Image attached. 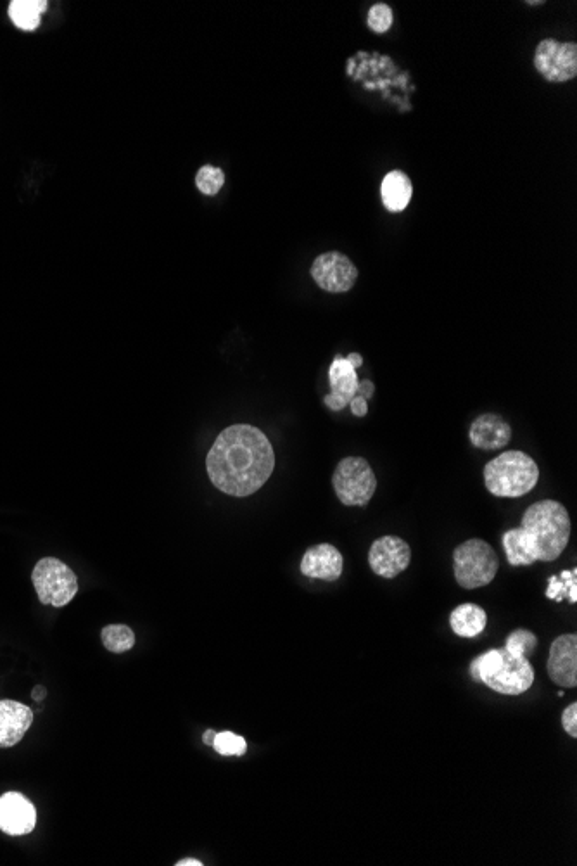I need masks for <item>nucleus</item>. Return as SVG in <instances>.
<instances>
[{"label":"nucleus","mask_w":577,"mask_h":866,"mask_svg":"<svg viewBox=\"0 0 577 866\" xmlns=\"http://www.w3.org/2000/svg\"><path fill=\"white\" fill-rule=\"evenodd\" d=\"M343 567V555L329 543L308 548L301 559V573L313 580L337 581L343 574Z\"/></svg>","instance_id":"nucleus-13"},{"label":"nucleus","mask_w":577,"mask_h":866,"mask_svg":"<svg viewBox=\"0 0 577 866\" xmlns=\"http://www.w3.org/2000/svg\"><path fill=\"white\" fill-rule=\"evenodd\" d=\"M177 866H203V863L199 860H194V858H184V860L177 861L175 863Z\"/></svg>","instance_id":"nucleus-31"},{"label":"nucleus","mask_w":577,"mask_h":866,"mask_svg":"<svg viewBox=\"0 0 577 866\" xmlns=\"http://www.w3.org/2000/svg\"><path fill=\"white\" fill-rule=\"evenodd\" d=\"M349 405H351V412H353V415H356V417H365V415L368 414L367 400L362 398L360 395H356L355 398L349 402Z\"/></svg>","instance_id":"nucleus-27"},{"label":"nucleus","mask_w":577,"mask_h":866,"mask_svg":"<svg viewBox=\"0 0 577 866\" xmlns=\"http://www.w3.org/2000/svg\"><path fill=\"white\" fill-rule=\"evenodd\" d=\"M412 561L410 545L400 536L387 535L372 543L368 550V566L377 576L393 580L400 576Z\"/></svg>","instance_id":"nucleus-10"},{"label":"nucleus","mask_w":577,"mask_h":866,"mask_svg":"<svg viewBox=\"0 0 577 866\" xmlns=\"http://www.w3.org/2000/svg\"><path fill=\"white\" fill-rule=\"evenodd\" d=\"M225 184V175L216 166L204 165L199 168L196 175V185L199 191L206 196H215Z\"/></svg>","instance_id":"nucleus-22"},{"label":"nucleus","mask_w":577,"mask_h":866,"mask_svg":"<svg viewBox=\"0 0 577 866\" xmlns=\"http://www.w3.org/2000/svg\"><path fill=\"white\" fill-rule=\"evenodd\" d=\"M33 586L44 605L64 607L75 599L78 592L77 574L64 562L54 557H45L37 562L32 573Z\"/></svg>","instance_id":"nucleus-7"},{"label":"nucleus","mask_w":577,"mask_h":866,"mask_svg":"<svg viewBox=\"0 0 577 866\" xmlns=\"http://www.w3.org/2000/svg\"><path fill=\"white\" fill-rule=\"evenodd\" d=\"M45 695H47V690H45V688L42 687V685H39V687L33 688V692H32L33 701H37V702L44 701Z\"/></svg>","instance_id":"nucleus-30"},{"label":"nucleus","mask_w":577,"mask_h":866,"mask_svg":"<svg viewBox=\"0 0 577 866\" xmlns=\"http://www.w3.org/2000/svg\"><path fill=\"white\" fill-rule=\"evenodd\" d=\"M275 469V452L258 427L235 424L218 434L206 457L211 483L230 497H249L263 488Z\"/></svg>","instance_id":"nucleus-1"},{"label":"nucleus","mask_w":577,"mask_h":866,"mask_svg":"<svg viewBox=\"0 0 577 866\" xmlns=\"http://www.w3.org/2000/svg\"><path fill=\"white\" fill-rule=\"evenodd\" d=\"M546 597L555 602L569 599L572 604L577 602V571H562L560 576H550L548 578V588H546Z\"/></svg>","instance_id":"nucleus-20"},{"label":"nucleus","mask_w":577,"mask_h":866,"mask_svg":"<svg viewBox=\"0 0 577 866\" xmlns=\"http://www.w3.org/2000/svg\"><path fill=\"white\" fill-rule=\"evenodd\" d=\"M536 645H538V638H536V635L531 633L529 630L519 628V630L512 631V633L508 635L505 647L510 650H515V652H520V654H524V656H531Z\"/></svg>","instance_id":"nucleus-24"},{"label":"nucleus","mask_w":577,"mask_h":866,"mask_svg":"<svg viewBox=\"0 0 577 866\" xmlns=\"http://www.w3.org/2000/svg\"><path fill=\"white\" fill-rule=\"evenodd\" d=\"M571 540V517L564 505L541 500L522 516L520 528L507 531L501 542L510 566L557 561Z\"/></svg>","instance_id":"nucleus-2"},{"label":"nucleus","mask_w":577,"mask_h":866,"mask_svg":"<svg viewBox=\"0 0 577 866\" xmlns=\"http://www.w3.org/2000/svg\"><path fill=\"white\" fill-rule=\"evenodd\" d=\"M548 676L555 685L564 688L577 687V635L567 633L555 638L548 656Z\"/></svg>","instance_id":"nucleus-11"},{"label":"nucleus","mask_w":577,"mask_h":866,"mask_svg":"<svg viewBox=\"0 0 577 866\" xmlns=\"http://www.w3.org/2000/svg\"><path fill=\"white\" fill-rule=\"evenodd\" d=\"M47 7V0H13L9 4V18L23 32H35Z\"/></svg>","instance_id":"nucleus-19"},{"label":"nucleus","mask_w":577,"mask_h":866,"mask_svg":"<svg viewBox=\"0 0 577 866\" xmlns=\"http://www.w3.org/2000/svg\"><path fill=\"white\" fill-rule=\"evenodd\" d=\"M375 386L372 381H362V383L358 384V393L356 395L362 396L365 400L368 398H372L374 396Z\"/></svg>","instance_id":"nucleus-28"},{"label":"nucleus","mask_w":577,"mask_h":866,"mask_svg":"<svg viewBox=\"0 0 577 866\" xmlns=\"http://www.w3.org/2000/svg\"><path fill=\"white\" fill-rule=\"evenodd\" d=\"M536 70L548 82H567L577 75L576 44H558L557 40L539 42L534 54Z\"/></svg>","instance_id":"nucleus-8"},{"label":"nucleus","mask_w":577,"mask_h":866,"mask_svg":"<svg viewBox=\"0 0 577 866\" xmlns=\"http://www.w3.org/2000/svg\"><path fill=\"white\" fill-rule=\"evenodd\" d=\"M470 676L501 695L526 694L534 683L531 661L507 647L491 649L477 656L470 664Z\"/></svg>","instance_id":"nucleus-3"},{"label":"nucleus","mask_w":577,"mask_h":866,"mask_svg":"<svg viewBox=\"0 0 577 866\" xmlns=\"http://www.w3.org/2000/svg\"><path fill=\"white\" fill-rule=\"evenodd\" d=\"M329 376L332 393L325 396L324 402L330 410L339 412L355 398L360 381L356 376V370L341 355H337L336 360L330 365Z\"/></svg>","instance_id":"nucleus-15"},{"label":"nucleus","mask_w":577,"mask_h":866,"mask_svg":"<svg viewBox=\"0 0 577 866\" xmlns=\"http://www.w3.org/2000/svg\"><path fill=\"white\" fill-rule=\"evenodd\" d=\"M538 481V464L519 450L503 452L484 467L486 488L498 498L524 497Z\"/></svg>","instance_id":"nucleus-4"},{"label":"nucleus","mask_w":577,"mask_h":866,"mask_svg":"<svg viewBox=\"0 0 577 866\" xmlns=\"http://www.w3.org/2000/svg\"><path fill=\"white\" fill-rule=\"evenodd\" d=\"M562 726H564L567 735H571L572 739L577 737V702H572L571 706L565 707L562 714Z\"/></svg>","instance_id":"nucleus-26"},{"label":"nucleus","mask_w":577,"mask_h":866,"mask_svg":"<svg viewBox=\"0 0 577 866\" xmlns=\"http://www.w3.org/2000/svg\"><path fill=\"white\" fill-rule=\"evenodd\" d=\"M412 191V182L405 173L398 170L387 173L382 180V201L387 210L394 213L405 210L412 199Z\"/></svg>","instance_id":"nucleus-18"},{"label":"nucleus","mask_w":577,"mask_h":866,"mask_svg":"<svg viewBox=\"0 0 577 866\" xmlns=\"http://www.w3.org/2000/svg\"><path fill=\"white\" fill-rule=\"evenodd\" d=\"M213 747L222 756H244L248 751V742L241 735L232 732L216 733Z\"/></svg>","instance_id":"nucleus-23"},{"label":"nucleus","mask_w":577,"mask_h":866,"mask_svg":"<svg viewBox=\"0 0 577 866\" xmlns=\"http://www.w3.org/2000/svg\"><path fill=\"white\" fill-rule=\"evenodd\" d=\"M216 732L213 730H208V732L203 735V742L206 746H213V740H215Z\"/></svg>","instance_id":"nucleus-32"},{"label":"nucleus","mask_w":577,"mask_h":866,"mask_svg":"<svg viewBox=\"0 0 577 866\" xmlns=\"http://www.w3.org/2000/svg\"><path fill=\"white\" fill-rule=\"evenodd\" d=\"M311 277L327 293H348L358 279V268L348 256L330 251L313 262Z\"/></svg>","instance_id":"nucleus-9"},{"label":"nucleus","mask_w":577,"mask_h":866,"mask_svg":"<svg viewBox=\"0 0 577 866\" xmlns=\"http://www.w3.org/2000/svg\"><path fill=\"white\" fill-rule=\"evenodd\" d=\"M469 440L481 450H498L512 440V427L500 415H479L470 426Z\"/></svg>","instance_id":"nucleus-16"},{"label":"nucleus","mask_w":577,"mask_h":866,"mask_svg":"<svg viewBox=\"0 0 577 866\" xmlns=\"http://www.w3.org/2000/svg\"><path fill=\"white\" fill-rule=\"evenodd\" d=\"M33 723V711L21 702L0 701V749L20 744Z\"/></svg>","instance_id":"nucleus-14"},{"label":"nucleus","mask_w":577,"mask_h":866,"mask_svg":"<svg viewBox=\"0 0 577 866\" xmlns=\"http://www.w3.org/2000/svg\"><path fill=\"white\" fill-rule=\"evenodd\" d=\"M332 484L341 504L363 507L374 498L377 478L372 467L362 457H346L337 464Z\"/></svg>","instance_id":"nucleus-6"},{"label":"nucleus","mask_w":577,"mask_h":866,"mask_svg":"<svg viewBox=\"0 0 577 866\" xmlns=\"http://www.w3.org/2000/svg\"><path fill=\"white\" fill-rule=\"evenodd\" d=\"M500 561L493 547L484 540L472 538L458 545L453 552V571L458 585L476 590L495 580Z\"/></svg>","instance_id":"nucleus-5"},{"label":"nucleus","mask_w":577,"mask_h":866,"mask_svg":"<svg viewBox=\"0 0 577 866\" xmlns=\"http://www.w3.org/2000/svg\"><path fill=\"white\" fill-rule=\"evenodd\" d=\"M488 625V614L476 604L458 605L451 612L450 626L455 635L462 638H476Z\"/></svg>","instance_id":"nucleus-17"},{"label":"nucleus","mask_w":577,"mask_h":866,"mask_svg":"<svg viewBox=\"0 0 577 866\" xmlns=\"http://www.w3.org/2000/svg\"><path fill=\"white\" fill-rule=\"evenodd\" d=\"M37 825V809L20 792H6L0 797V830L7 835H26Z\"/></svg>","instance_id":"nucleus-12"},{"label":"nucleus","mask_w":577,"mask_h":866,"mask_svg":"<svg viewBox=\"0 0 577 866\" xmlns=\"http://www.w3.org/2000/svg\"><path fill=\"white\" fill-rule=\"evenodd\" d=\"M346 360H348L349 365H351V367H353V369L355 370H358L360 369V367H362L363 358L362 355H358V353H351V355H349Z\"/></svg>","instance_id":"nucleus-29"},{"label":"nucleus","mask_w":577,"mask_h":866,"mask_svg":"<svg viewBox=\"0 0 577 866\" xmlns=\"http://www.w3.org/2000/svg\"><path fill=\"white\" fill-rule=\"evenodd\" d=\"M393 25V11L386 4H375L368 11V26L375 33H386Z\"/></svg>","instance_id":"nucleus-25"},{"label":"nucleus","mask_w":577,"mask_h":866,"mask_svg":"<svg viewBox=\"0 0 577 866\" xmlns=\"http://www.w3.org/2000/svg\"><path fill=\"white\" fill-rule=\"evenodd\" d=\"M102 644L113 654H125L135 645V633L127 625H109L102 628Z\"/></svg>","instance_id":"nucleus-21"}]
</instances>
